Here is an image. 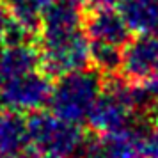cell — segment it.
I'll list each match as a JSON object with an SVG mask.
<instances>
[{"instance_id":"obj_10","label":"cell","mask_w":158,"mask_h":158,"mask_svg":"<svg viewBox=\"0 0 158 158\" xmlns=\"http://www.w3.org/2000/svg\"><path fill=\"white\" fill-rule=\"evenodd\" d=\"M39 29L46 34L73 32L84 29V16L80 13V6H75L66 0H53L43 13Z\"/></svg>"},{"instance_id":"obj_18","label":"cell","mask_w":158,"mask_h":158,"mask_svg":"<svg viewBox=\"0 0 158 158\" xmlns=\"http://www.w3.org/2000/svg\"><path fill=\"white\" fill-rule=\"evenodd\" d=\"M146 84H148V87H149L151 94H153V98H155V103H156V108H158V75L155 77V78L148 80Z\"/></svg>"},{"instance_id":"obj_6","label":"cell","mask_w":158,"mask_h":158,"mask_svg":"<svg viewBox=\"0 0 158 158\" xmlns=\"http://www.w3.org/2000/svg\"><path fill=\"white\" fill-rule=\"evenodd\" d=\"M121 71L131 82H148L158 75V32H144L123 46Z\"/></svg>"},{"instance_id":"obj_9","label":"cell","mask_w":158,"mask_h":158,"mask_svg":"<svg viewBox=\"0 0 158 158\" xmlns=\"http://www.w3.org/2000/svg\"><path fill=\"white\" fill-rule=\"evenodd\" d=\"M39 52L30 43L13 44L0 50V85L9 78L37 69Z\"/></svg>"},{"instance_id":"obj_4","label":"cell","mask_w":158,"mask_h":158,"mask_svg":"<svg viewBox=\"0 0 158 158\" xmlns=\"http://www.w3.org/2000/svg\"><path fill=\"white\" fill-rule=\"evenodd\" d=\"M137 119L139 115L130 105L128 82L121 78L103 82V91L87 115L89 126L96 133H117L131 128Z\"/></svg>"},{"instance_id":"obj_7","label":"cell","mask_w":158,"mask_h":158,"mask_svg":"<svg viewBox=\"0 0 158 158\" xmlns=\"http://www.w3.org/2000/svg\"><path fill=\"white\" fill-rule=\"evenodd\" d=\"M84 32L91 41L124 46L131 30L115 7H94L84 18Z\"/></svg>"},{"instance_id":"obj_14","label":"cell","mask_w":158,"mask_h":158,"mask_svg":"<svg viewBox=\"0 0 158 158\" xmlns=\"http://www.w3.org/2000/svg\"><path fill=\"white\" fill-rule=\"evenodd\" d=\"M34 30L25 27L23 23L15 20L13 16L9 18L7 27H6V34H4V44L6 46H13V44H27L32 41Z\"/></svg>"},{"instance_id":"obj_12","label":"cell","mask_w":158,"mask_h":158,"mask_svg":"<svg viewBox=\"0 0 158 158\" xmlns=\"http://www.w3.org/2000/svg\"><path fill=\"white\" fill-rule=\"evenodd\" d=\"M89 64H93L100 75L114 77L115 73L121 71L123 46L91 41L89 43Z\"/></svg>"},{"instance_id":"obj_11","label":"cell","mask_w":158,"mask_h":158,"mask_svg":"<svg viewBox=\"0 0 158 158\" xmlns=\"http://www.w3.org/2000/svg\"><path fill=\"white\" fill-rule=\"evenodd\" d=\"M117 7L130 30L158 32V0H121Z\"/></svg>"},{"instance_id":"obj_2","label":"cell","mask_w":158,"mask_h":158,"mask_svg":"<svg viewBox=\"0 0 158 158\" xmlns=\"http://www.w3.org/2000/svg\"><path fill=\"white\" fill-rule=\"evenodd\" d=\"M30 153L52 158H77L85 142L78 123L64 121L52 112H32L29 119Z\"/></svg>"},{"instance_id":"obj_20","label":"cell","mask_w":158,"mask_h":158,"mask_svg":"<svg viewBox=\"0 0 158 158\" xmlns=\"http://www.w3.org/2000/svg\"><path fill=\"white\" fill-rule=\"evenodd\" d=\"M66 2H71V4H75V6H84L85 2H89V0H66Z\"/></svg>"},{"instance_id":"obj_15","label":"cell","mask_w":158,"mask_h":158,"mask_svg":"<svg viewBox=\"0 0 158 158\" xmlns=\"http://www.w3.org/2000/svg\"><path fill=\"white\" fill-rule=\"evenodd\" d=\"M139 155L144 158H158V123H151L140 139Z\"/></svg>"},{"instance_id":"obj_8","label":"cell","mask_w":158,"mask_h":158,"mask_svg":"<svg viewBox=\"0 0 158 158\" xmlns=\"http://www.w3.org/2000/svg\"><path fill=\"white\" fill-rule=\"evenodd\" d=\"M29 123L22 112L0 114V158H29Z\"/></svg>"},{"instance_id":"obj_13","label":"cell","mask_w":158,"mask_h":158,"mask_svg":"<svg viewBox=\"0 0 158 158\" xmlns=\"http://www.w3.org/2000/svg\"><path fill=\"white\" fill-rule=\"evenodd\" d=\"M4 2L7 13L15 20L36 32L41 25L43 13L53 0H4Z\"/></svg>"},{"instance_id":"obj_17","label":"cell","mask_w":158,"mask_h":158,"mask_svg":"<svg viewBox=\"0 0 158 158\" xmlns=\"http://www.w3.org/2000/svg\"><path fill=\"white\" fill-rule=\"evenodd\" d=\"M93 4V7H115L119 6L121 0H89Z\"/></svg>"},{"instance_id":"obj_16","label":"cell","mask_w":158,"mask_h":158,"mask_svg":"<svg viewBox=\"0 0 158 158\" xmlns=\"http://www.w3.org/2000/svg\"><path fill=\"white\" fill-rule=\"evenodd\" d=\"M11 15L7 13L6 6H0V44L4 43V34H6V27H7V22Z\"/></svg>"},{"instance_id":"obj_1","label":"cell","mask_w":158,"mask_h":158,"mask_svg":"<svg viewBox=\"0 0 158 158\" xmlns=\"http://www.w3.org/2000/svg\"><path fill=\"white\" fill-rule=\"evenodd\" d=\"M103 91V80L96 69H78L55 78L48 107L53 115L69 123L87 121V115Z\"/></svg>"},{"instance_id":"obj_5","label":"cell","mask_w":158,"mask_h":158,"mask_svg":"<svg viewBox=\"0 0 158 158\" xmlns=\"http://www.w3.org/2000/svg\"><path fill=\"white\" fill-rule=\"evenodd\" d=\"M6 107L16 112H36L50 100L52 82L44 71H29L0 85Z\"/></svg>"},{"instance_id":"obj_19","label":"cell","mask_w":158,"mask_h":158,"mask_svg":"<svg viewBox=\"0 0 158 158\" xmlns=\"http://www.w3.org/2000/svg\"><path fill=\"white\" fill-rule=\"evenodd\" d=\"M4 108H6V101H4V96H2V91H0V114L4 112Z\"/></svg>"},{"instance_id":"obj_21","label":"cell","mask_w":158,"mask_h":158,"mask_svg":"<svg viewBox=\"0 0 158 158\" xmlns=\"http://www.w3.org/2000/svg\"><path fill=\"white\" fill-rule=\"evenodd\" d=\"M137 158H139V156H137ZM140 158H144V156H140Z\"/></svg>"},{"instance_id":"obj_3","label":"cell","mask_w":158,"mask_h":158,"mask_svg":"<svg viewBox=\"0 0 158 158\" xmlns=\"http://www.w3.org/2000/svg\"><path fill=\"white\" fill-rule=\"evenodd\" d=\"M89 43L84 29L57 34L41 32L37 41L39 66L50 78L85 69L89 66Z\"/></svg>"}]
</instances>
